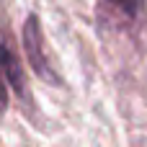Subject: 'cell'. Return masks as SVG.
<instances>
[{"label": "cell", "mask_w": 147, "mask_h": 147, "mask_svg": "<svg viewBox=\"0 0 147 147\" xmlns=\"http://www.w3.org/2000/svg\"><path fill=\"white\" fill-rule=\"evenodd\" d=\"M111 8H116L121 16H127V18H137L140 16V10H142V0H106Z\"/></svg>", "instance_id": "obj_3"}, {"label": "cell", "mask_w": 147, "mask_h": 147, "mask_svg": "<svg viewBox=\"0 0 147 147\" xmlns=\"http://www.w3.org/2000/svg\"><path fill=\"white\" fill-rule=\"evenodd\" d=\"M0 75L5 78V83L13 90H23V75H21V65L16 59V54L8 49V44L0 39Z\"/></svg>", "instance_id": "obj_2"}, {"label": "cell", "mask_w": 147, "mask_h": 147, "mask_svg": "<svg viewBox=\"0 0 147 147\" xmlns=\"http://www.w3.org/2000/svg\"><path fill=\"white\" fill-rule=\"evenodd\" d=\"M5 85H8V83H5V78L0 75V111H3V109H5V103H8V93H5Z\"/></svg>", "instance_id": "obj_4"}, {"label": "cell", "mask_w": 147, "mask_h": 147, "mask_svg": "<svg viewBox=\"0 0 147 147\" xmlns=\"http://www.w3.org/2000/svg\"><path fill=\"white\" fill-rule=\"evenodd\" d=\"M23 47H26V54H28V59H31L34 70H36L39 75H44V78L54 80V75H52V67H49V62H47V57H44L41 26H39L36 16H28V21H26V26H23Z\"/></svg>", "instance_id": "obj_1"}]
</instances>
